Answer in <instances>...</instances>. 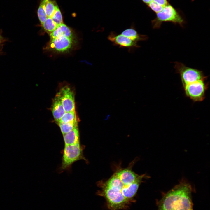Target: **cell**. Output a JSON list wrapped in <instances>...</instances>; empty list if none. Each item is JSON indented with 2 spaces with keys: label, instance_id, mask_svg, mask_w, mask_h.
Wrapping results in <instances>:
<instances>
[{
  "label": "cell",
  "instance_id": "6da1fadb",
  "mask_svg": "<svg viewBox=\"0 0 210 210\" xmlns=\"http://www.w3.org/2000/svg\"><path fill=\"white\" fill-rule=\"evenodd\" d=\"M131 164L126 168H119L107 180L97 182L101 190L97 194L104 197L111 210L126 208L145 177V174L139 175L133 172Z\"/></svg>",
  "mask_w": 210,
  "mask_h": 210
},
{
  "label": "cell",
  "instance_id": "7a4b0ae2",
  "mask_svg": "<svg viewBox=\"0 0 210 210\" xmlns=\"http://www.w3.org/2000/svg\"><path fill=\"white\" fill-rule=\"evenodd\" d=\"M192 189L184 180L164 194L158 203V210H193Z\"/></svg>",
  "mask_w": 210,
  "mask_h": 210
},
{
  "label": "cell",
  "instance_id": "3957f363",
  "mask_svg": "<svg viewBox=\"0 0 210 210\" xmlns=\"http://www.w3.org/2000/svg\"><path fill=\"white\" fill-rule=\"evenodd\" d=\"M169 22L178 24L183 27L184 20L175 9L171 4H168L160 12L156 13L155 18L152 21L154 29L160 28L163 22Z\"/></svg>",
  "mask_w": 210,
  "mask_h": 210
},
{
  "label": "cell",
  "instance_id": "277c9868",
  "mask_svg": "<svg viewBox=\"0 0 210 210\" xmlns=\"http://www.w3.org/2000/svg\"><path fill=\"white\" fill-rule=\"evenodd\" d=\"M174 64V68L180 75L183 87L195 81L207 79V76L202 71L188 67L178 62H175Z\"/></svg>",
  "mask_w": 210,
  "mask_h": 210
},
{
  "label": "cell",
  "instance_id": "5b68a950",
  "mask_svg": "<svg viewBox=\"0 0 210 210\" xmlns=\"http://www.w3.org/2000/svg\"><path fill=\"white\" fill-rule=\"evenodd\" d=\"M84 148V146L81 145L80 143L65 145L63 151L61 169H67L74 162L81 159L87 161L83 155Z\"/></svg>",
  "mask_w": 210,
  "mask_h": 210
},
{
  "label": "cell",
  "instance_id": "8992f818",
  "mask_svg": "<svg viewBox=\"0 0 210 210\" xmlns=\"http://www.w3.org/2000/svg\"><path fill=\"white\" fill-rule=\"evenodd\" d=\"M206 80H198L183 87L185 95L194 102H200L205 99L209 83Z\"/></svg>",
  "mask_w": 210,
  "mask_h": 210
},
{
  "label": "cell",
  "instance_id": "52a82bcc",
  "mask_svg": "<svg viewBox=\"0 0 210 210\" xmlns=\"http://www.w3.org/2000/svg\"><path fill=\"white\" fill-rule=\"evenodd\" d=\"M107 39L114 46L120 48H126L129 51H132L135 49L140 47L137 42L121 34H118L114 31L111 32L107 37Z\"/></svg>",
  "mask_w": 210,
  "mask_h": 210
},
{
  "label": "cell",
  "instance_id": "ba28073f",
  "mask_svg": "<svg viewBox=\"0 0 210 210\" xmlns=\"http://www.w3.org/2000/svg\"><path fill=\"white\" fill-rule=\"evenodd\" d=\"M57 94L66 112L75 110L74 94L69 86L62 87Z\"/></svg>",
  "mask_w": 210,
  "mask_h": 210
},
{
  "label": "cell",
  "instance_id": "9c48e42d",
  "mask_svg": "<svg viewBox=\"0 0 210 210\" xmlns=\"http://www.w3.org/2000/svg\"><path fill=\"white\" fill-rule=\"evenodd\" d=\"M75 38L64 37H59L50 40L49 47L51 50L57 52H63L71 49L74 46Z\"/></svg>",
  "mask_w": 210,
  "mask_h": 210
},
{
  "label": "cell",
  "instance_id": "30bf717a",
  "mask_svg": "<svg viewBox=\"0 0 210 210\" xmlns=\"http://www.w3.org/2000/svg\"><path fill=\"white\" fill-rule=\"evenodd\" d=\"M74 35L72 30L63 23L57 26L55 30L50 34V40L62 37L75 38Z\"/></svg>",
  "mask_w": 210,
  "mask_h": 210
},
{
  "label": "cell",
  "instance_id": "8fae6325",
  "mask_svg": "<svg viewBox=\"0 0 210 210\" xmlns=\"http://www.w3.org/2000/svg\"><path fill=\"white\" fill-rule=\"evenodd\" d=\"M52 105V115L55 121L57 123L66 112L57 94L53 100Z\"/></svg>",
  "mask_w": 210,
  "mask_h": 210
},
{
  "label": "cell",
  "instance_id": "7c38bea8",
  "mask_svg": "<svg viewBox=\"0 0 210 210\" xmlns=\"http://www.w3.org/2000/svg\"><path fill=\"white\" fill-rule=\"evenodd\" d=\"M121 34L137 42L148 38L147 36L139 34L133 26L123 31Z\"/></svg>",
  "mask_w": 210,
  "mask_h": 210
},
{
  "label": "cell",
  "instance_id": "4fadbf2b",
  "mask_svg": "<svg viewBox=\"0 0 210 210\" xmlns=\"http://www.w3.org/2000/svg\"><path fill=\"white\" fill-rule=\"evenodd\" d=\"M63 135L65 145L80 143V135L78 127Z\"/></svg>",
  "mask_w": 210,
  "mask_h": 210
},
{
  "label": "cell",
  "instance_id": "5bb4252c",
  "mask_svg": "<svg viewBox=\"0 0 210 210\" xmlns=\"http://www.w3.org/2000/svg\"><path fill=\"white\" fill-rule=\"evenodd\" d=\"M57 124L63 135L78 127V121L68 123H58Z\"/></svg>",
  "mask_w": 210,
  "mask_h": 210
},
{
  "label": "cell",
  "instance_id": "9a60e30c",
  "mask_svg": "<svg viewBox=\"0 0 210 210\" xmlns=\"http://www.w3.org/2000/svg\"><path fill=\"white\" fill-rule=\"evenodd\" d=\"M75 110L65 112L58 123H68L78 121Z\"/></svg>",
  "mask_w": 210,
  "mask_h": 210
},
{
  "label": "cell",
  "instance_id": "2e32d148",
  "mask_svg": "<svg viewBox=\"0 0 210 210\" xmlns=\"http://www.w3.org/2000/svg\"><path fill=\"white\" fill-rule=\"evenodd\" d=\"M42 25L45 31L50 33L54 31L57 27L51 18H47Z\"/></svg>",
  "mask_w": 210,
  "mask_h": 210
},
{
  "label": "cell",
  "instance_id": "e0dca14e",
  "mask_svg": "<svg viewBox=\"0 0 210 210\" xmlns=\"http://www.w3.org/2000/svg\"><path fill=\"white\" fill-rule=\"evenodd\" d=\"M51 19L57 26L63 23L62 15L59 8L56 10Z\"/></svg>",
  "mask_w": 210,
  "mask_h": 210
},
{
  "label": "cell",
  "instance_id": "ac0fdd59",
  "mask_svg": "<svg viewBox=\"0 0 210 210\" xmlns=\"http://www.w3.org/2000/svg\"><path fill=\"white\" fill-rule=\"evenodd\" d=\"M147 5L150 9L156 13L161 11L164 7L153 1L150 2Z\"/></svg>",
  "mask_w": 210,
  "mask_h": 210
},
{
  "label": "cell",
  "instance_id": "d6986e66",
  "mask_svg": "<svg viewBox=\"0 0 210 210\" xmlns=\"http://www.w3.org/2000/svg\"><path fill=\"white\" fill-rule=\"evenodd\" d=\"M153 1L164 7L169 4L167 0H153Z\"/></svg>",
  "mask_w": 210,
  "mask_h": 210
},
{
  "label": "cell",
  "instance_id": "ffe728a7",
  "mask_svg": "<svg viewBox=\"0 0 210 210\" xmlns=\"http://www.w3.org/2000/svg\"><path fill=\"white\" fill-rule=\"evenodd\" d=\"M145 4L147 5L153 0H141Z\"/></svg>",
  "mask_w": 210,
  "mask_h": 210
},
{
  "label": "cell",
  "instance_id": "44dd1931",
  "mask_svg": "<svg viewBox=\"0 0 210 210\" xmlns=\"http://www.w3.org/2000/svg\"><path fill=\"white\" fill-rule=\"evenodd\" d=\"M109 116V115H108L107 116V118H106V119H107L108 118V117Z\"/></svg>",
  "mask_w": 210,
  "mask_h": 210
},
{
  "label": "cell",
  "instance_id": "7402d4cb",
  "mask_svg": "<svg viewBox=\"0 0 210 210\" xmlns=\"http://www.w3.org/2000/svg\"><path fill=\"white\" fill-rule=\"evenodd\" d=\"M1 38H1V36L0 35V42L1 41Z\"/></svg>",
  "mask_w": 210,
  "mask_h": 210
}]
</instances>
